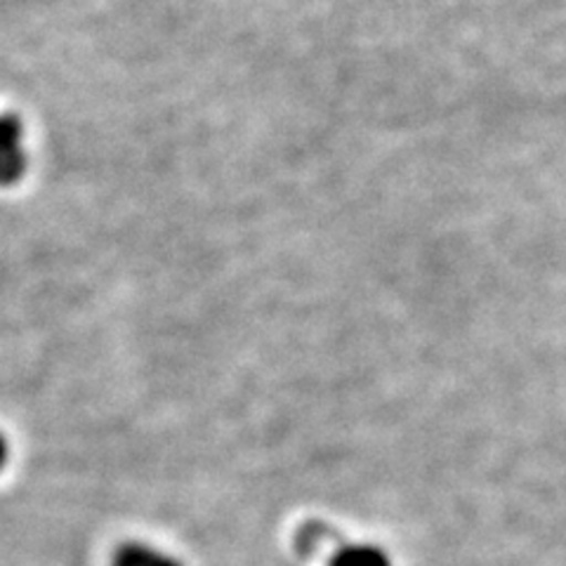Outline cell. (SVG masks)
<instances>
[{"mask_svg": "<svg viewBox=\"0 0 566 566\" xmlns=\"http://www.w3.org/2000/svg\"><path fill=\"white\" fill-rule=\"evenodd\" d=\"M8 458H10V447H8V439L3 437V432H0V470L6 468Z\"/></svg>", "mask_w": 566, "mask_h": 566, "instance_id": "obj_4", "label": "cell"}, {"mask_svg": "<svg viewBox=\"0 0 566 566\" xmlns=\"http://www.w3.org/2000/svg\"><path fill=\"white\" fill-rule=\"evenodd\" d=\"M29 164L27 135L22 120L0 114V185L20 182Z\"/></svg>", "mask_w": 566, "mask_h": 566, "instance_id": "obj_1", "label": "cell"}, {"mask_svg": "<svg viewBox=\"0 0 566 566\" xmlns=\"http://www.w3.org/2000/svg\"><path fill=\"white\" fill-rule=\"evenodd\" d=\"M328 566H389V559L376 545L340 543Z\"/></svg>", "mask_w": 566, "mask_h": 566, "instance_id": "obj_3", "label": "cell"}, {"mask_svg": "<svg viewBox=\"0 0 566 566\" xmlns=\"http://www.w3.org/2000/svg\"><path fill=\"white\" fill-rule=\"evenodd\" d=\"M112 566H185V564L177 557L158 551L154 545L126 543L116 551Z\"/></svg>", "mask_w": 566, "mask_h": 566, "instance_id": "obj_2", "label": "cell"}]
</instances>
